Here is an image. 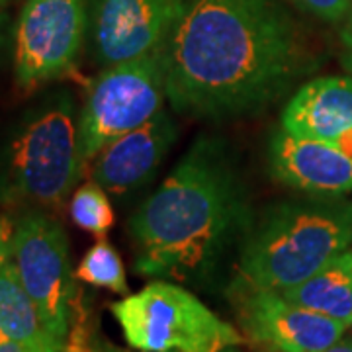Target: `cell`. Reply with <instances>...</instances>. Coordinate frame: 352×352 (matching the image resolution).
Wrapping results in <instances>:
<instances>
[{
	"mask_svg": "<svg viewBox=\"0 0 352 352\" xmlns=\"http://www.w3.org/2000/svg\"><path fill=\"white\" fill-rule=\"evenodd\" d=\"M163 59L173 108L221 120L288 92L309 55L282 0H182Z\"/></svg>",
	"mask_w": 352,
	"mask_h": 352,
	"instance_id": "obj_1",
	"label": "cell"
},
{
	"mask_svg": "<svg viewBox=\"0 0 352 352\" xmlns=\"http://www.w3.org/2000/svg\"><path fill=\"white\" fill-rule=\"evenodd\" d=\"M252 227L251 204L226 145L200 138L129 219L141 276L208 272Z\"/></svg>",
	"mask_w": 352,
	"mask_h": 352,
	"instance_id": "obj_2",
	"label": "cell"
},
{
	"mask_svg": "<svg viewBox=\"0 0 352 352\" xmlns=\"http://www.w3.org/2000/svg\"><path fill=\"white\" fill-rule=\"evenodd\" d=\"M352 247V204L319 196L280 201L254 223L241 249V282L294 288Z\"/></svg>",
	"mask_w": 352,
	"mask_h": 352,
	"instance_id": "obj_3",
	"label": "cell"
},
{
	"mask_svg": "<svg viewBox=\"0 0 352 352\" xmlns=\"http://www.w3.org/2000/svg\"><path fill=\"white\" fill-rule=\"evenodd\" d=\"M78 120L71 98L57 96L25 116L0 161V196L51 206L82 175Z\"/></svg>",
	"mask_w": 352,
	"mask_h": 352,
	"instance_id": "obj_4",
	"label": "cell"
},
{
	"mask_svg": "<svg viewBox=\"0 0 352 352\" xmlns=\"http://www.w3.org/2000/svg\"><path fill=\"white\" fill-rule=\"evenodd\" d=\"M126 340L145 352H219L245 339L188 289L157 280L110 305Z\"/></svg>",
	"mask_w": 352,
	"mask_h": 352,
	"instance_id": "obj_5",
	"label": "cell"
},
{
	"mask_svg": "<svg viewBox=\"0 0 352 352\" xmlns=\"http://www.w3.org/2000/svg\"><path fill=\"white\" fill-rule=\"evenodd\" d=\"M166 100L163 50L102 71L78 116V147L87 164L113 139L143 126Z\"/></svg>",
	"mask_w": 352,
	"mask_h": 352,
	"instance_id": "obj_6",
	"label": "cell"
},
{
	"mask_svg": "<svg viewBox=\"0 0 352 352\" xmlns=\"http://www.w3.org/2000/svg\"><path fill=\"white\" fill-rule=\"evenodd\" d=\"M12 263L41 327L65 351L73 323L76 276L63 227L41 212L25 214L14 229Z\"/></svg>",
	"mask_w": 352,
	"mask_h": 352,
	"instance_id": "obj_7",
	"label": "cell"
},
{
	"mask_svg": "<svg viewBox=\"0 0 352 352\" xmlns=\"http://www.w3.org/2000/svg\"><path fill=\"white\" fill-rule=\"evenodd\" d=\"M87 0H25L14 34V75L36 88L75 67L87 32Z\"/></svg>",
	"mask_w": 352,
	"mask_h": 352,
	"instance_id": "obj_8",
	"label": "cell"
},
{
	"mask_svg": "<svg viewBox=\"0 0 352 352\" xmlns=\"http://www.w3.org/2000/svg\"><path fill=\"white\" fill-rule=\"evenodd\" d=\"M231 302L241 331L256 344L276 352H323L342 339L346 325L289 302L276 289L254 288L237 280Z\"/></svg>",
	"mask_w": 352,
	"mask_h": 352,
	"instance_id": "obj_9",
	"label": "cell"
},
{
	"mask_svg": "<svg viewBox=\"0 0 352 352\" xmlns=\"http://www.w3.org/2000/svg\"><path fill=\"white\" fill-rule=\"evenodd\" d=\"M182 0H92L90 45L98 63L112 67L164 47Z\"/></svg>",
	"mask_w": 352,
	"mask_h": 352,
	"instance_id": "obj_10",
	"label": "cell"
},
{
	"mask_svg": "<svg viewBox=\"0 0 352 352\" xmlns=\"http://www.w3.org/2000/svg\"><path fill=\"white\" fill-rule=\"evenodd\" d=\"M270 170L289 188L342 196L352 192V157L317 139L296 138L280 131L270 143Z\"/></svg>",
	"mask_w": 352,
	"mask_h": 352,
	"instance_id": "obj_11",
	"label": "cell"
},
{
	"mask_svg": "<svg viewBox=\"0 0 352 352\" xmlns=\"http://www.w3.org/2000/svg\"><path fill=\"white\" fill-rule=\"evenodd\" d=\"M176 141V126L166 112L110 141L94 164V182L112 194H127L147 182Z\"/></svg>",
	"mask_w": 352,
	"mask_h": 352,
	"instance_id": "obj_12",
	"label": "cell"
},
{
	"mask_svg": "<svg viewBox=\"0 0 352 352\" xmlns=\"http://www.w3.org/2000/svg\"><path fill=\"white\" fill-rule=\"evenodd\" d=\"M282 129L333 143L352 129V76H319L303 85L282 112Z\"/></svg>",
	"mask_w": 352,
	"mask_h": 352,
	"instance_id": "obj_13",
	"label": "cell"
},
{
	"mask_svg": "<svg viewBox=\"0 0 352 352\" xmlns=\"http://www.w3.org/2000/svg\"><path fill=\"white\" fill-rule=\"evenodd\" d=\"M289 302L352 325V249L340 252L319 272L294 288L280 292Z\"/></svg>",
	"mask_w": 352,
	"mask_h": 352,
	"instance_id": "obj_14",
	"label": "cell"
},
{
	"mask_svg": "<svg viewBox=\"0 0 352 352\" xmlns=\"http://www.w3.org/2000/svg\"><path fill=\"white\" fill-rule=\"evenodd\" d=\"M0 340H20L39 349L57 346L41 327L38 311L28 298L12 261L0 270Z\"/></svg>",
	"mask_w": 352,
	"mask_h": 352,
	"instance_id": "obj_15",
	"label": "cell"
},
{
	"mask_svg": "<svg viewBox=\"0 0 352 352\" xmlns=\"http://www.w3.org/2000/svg\"><path fill=\"white\" fill-rule=\"evenodd\" d=\"M75 276L76 280L96 288H106L116 294H127L124 263L118 251L104 239L88 249L76 268Z\"/></svg>",
	"mask_w": 352,
	"mask_h": 352,
	"instance_id": "obj_16",
	"label": "cell"
},
{
	"mask_svg": "<svg viewBox=\"0 0 352 352\" xmlns=\"http://www.w3.org/2000/svg\"><path fill=\"white\" fill-rule=\"evenodd\" d=\"M71 217L80 229L96 237H104L116 221L112 204L98 182H88L76 190L71 200Z\"/></svg>",
	"mask_w": 352,
	"mask_h": 352,
	"instance_id": "obj_17",
	"label": "cell"
},
{
	"mask_svg": "<svg viewBox=\"0 0 352 352\" xmlns=\"http://www.w3.org/2000/svg\"><path fill=\"white\" fill-rule=\"evenodd\" d=\"M289 2L325 22H339L351 10V0H289Z\"/></svg>",
	"mask_w": 352,
	"mask_h": 352,
	"instance_id": "obj_18",
	"label": "cell"
},
{
	"mask_svg": "<svg viewBox=\"0 0 352 352\" xmlns=\"http://www.w3.org/2000/svg\"><path fill=\"white\" fill-rule=\"evenodd\" d=\"M14 231L6 217H0V270L12 261Z\"/></svg>",
	"mask_w": 352,
	"mask_h": 352,
	"instance_id": "obj_19",
	"label": "cell"
},
{
	"mask_svg": "<svg viewBox=\"0 0 352 352\" xmlns=\"http://www.w3.org/2000/svg\"><path fill=\"white\" fill-rule=\"evenodd\" d=\"M57 346H30L25 342H20V340H0V352H50L55 351ZM57 351H63V349H57Z\"/></svg>",
	"mask_w": 352,
	"mask_h": 352,
	"instance_id": "obj_20",
	"label": "cell"
},
{
	"mask_svg": "<svg viewBox=\"0 0 352 352\" xmlns=\"http://www.w3.org/2000/svg\"><path fill=\"white\" fill-rule=\"evenodd\" d=\"M342 45H344V63L352 71V22L342 30Z\"/></svg>",
	"mask_w": 352,
	"mask_h": 352,
	"instance_id": "obj_21",
	"label": "cell"
},
{
	"mask_svg": "<svg viewBox=\"0 0 352 352\" xmlns=\"http://www.w3.org/2000/svg\"><path fill=\"white\" fill-rule=\"evenodd\" d=\"M8 12L4 10V6L0 4V47L6 43V34H8Z\"/></svg>",
	"mask_w": 352,
	"mask_h": 352,
	"instance_id": "obj_22",
	"label": "cell"
},
{
	"mask_svg": "<svg viewBox=\"0 0 352 352\" xmlns=\"http://www.w3.org/2000/svg\"><path fill=\"white\" fill-rule=\"evenodd\" d=\"M323 352H352V337H349V339H342L337 340L333 346H329L327 351Z\"/></svg>",
	"mask_w": 352,
	"mask_h": 352,
	"instance_id": "obj_23",
	"label": "cell"
},
{
	"mask_svg": "<svg viewBox=\"0 0 352 352\" xmlns=\"http://www.w3.org/2000/svg\"><path fill=\"white\" fill-rule=\"evenodd\" d=\"M92 352H131V351H124V349H118V346H113V344H100L98 349H94ZM139 352H145V351H139Z\"/></svg>",
	"mask_w": 352,
	"mask_h": 352,
	"instance_id": "obj_24",
	"label": "cell"
},
{
	"mask_svg": "<svg viewBox=\"0 0 352 352\" xmlns=\"http://www.w3.org/2000/svg\"><path fill=\"white\" fill-rule=\"evenodd\" d=\"M239 346L241 344H233V346H227V349H223V351H219V352H243Z\"/></svg>",
	"mask_w": 352,
	"mask_h": 352,
	"instance_id": "obj_25",
	"label": "cell"
},
{
	"mask_svg": "<svg viewBox=\"0 0 352 352\" xmlns=\"http://www.w3.org/2000/svg\"><path fill=\"white\" fill-rule=\"evenodd\" d=\"M8 2H10V0H0V4H2V6H4V4H8Z\"/></svg>",
	"mask_w": 352,
	"mask_h": 352,
	"instance_id": "obj_26",
	"label": "cell"
},
{
	"mask_svg": "<svg viewBox=\"0 0 352 352\" xmlns=\"http://www.w3.org/2000/svg\"><path fill=\"white\" fill-rule=\"evenodd\" d=\"M263 352H276V351H270V349H264Z\"/></svg>",
	"mask_w": 352,
	"mask_h": 352,
	"instance_id": "obj_27",
	"label": "cell"
},
{
	"mask_svg": "<svg viewBox=\"0 0 352 352\" xmlns=\"http://www.w3.org/2000/svg\"><path fill=\"white\" fill-rule=\"evenodd\" d=\"M50 352H65V351H57V349H55V351H50Z\"/></svg>",
	"mask_w": 352,
	"mask_h": 352,
	"instance_id": "obj_28",
	"label": "cell"
}]
</instances>
